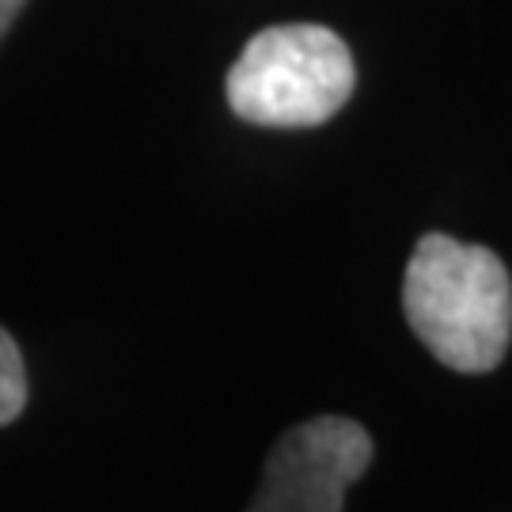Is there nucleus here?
Wrapping results in <instances>:
<instances>
[{
    "label": "nucleus",
    "mask_w": 512,
    "mask_h": 512,
    "mask_svg": "<svg viewBox=\"0 0 512 512\" xmlns=\"http://www.w3.org/2000/svg\"><path fill=\"white\" fill-rule=\"evenodd\" d=\"M403 311L421 346L452 372H494L512 342V281L490 247L421 236L403 277Z\"/></svg>",
    "instance_id": "nucleus-1"
},
{
    "label": "nucleus",
    "mask_w": 512,
    "mask_h": 512,
    "mask_svg": "<svg viewBox=\"0 0 512 512\" xmlns=\"http://www.w3.org/2000/svg\"><path fill=\"white\" fill-rule=\"evenodd\" d=\"M357 73L342 38L315 23L258 31L228 73V107L243 122L304 129L334 118L353 95Z\"/></svg>",
    "instance_id": "nucleus-2"
},
{
    "label": "nucleus",
    "mask_w": 512,
    "mask_h": 512,
    "mask_svg": "<svg viewBox=\"0 0 512 512\" xmlns=\"http://www.w3.org/2000/svg\"><path fill=\"white\" fill-rule=\"evenodd\" d=\"M372 463V437L349 418H311L266 456L247 512H342L346 490Z\"/></svg>",
    "instance_id": "nucleus-3"
},
{
    "label": "nucleus",
    "mask_w": 512,
    "mask_h": 512,
    "mask_svg": "<svg viewBox=\"0 0 512 512\" xmlns=\"http://www.w3.org/2000/svg\"><path fill=\"white\" fill-rule=\"evenodd\" d=\"M27 406V368L16 338L0 327V425H12Z\"/></svg>",
    "instance_id": "nucleus-4"
},
{
    "label": "nucleus",
    "mask_w": 512,
    "mask_h": 512,
    "mask_svg": "<svg viewBox=\"0 0 512 512\" xmlns=\"http://www.w3.org/2000/svg\"><path fill=\"white\" fill-rule=\"evenodd\" d=\"M23 4H27V0H0V38H4V31L12 27V19L23 12Z\"/></svg>",
    "instance_id": "nucleus-5"
}]
</instances>
